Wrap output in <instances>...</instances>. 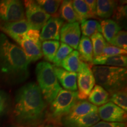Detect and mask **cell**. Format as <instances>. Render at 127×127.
<instances>
[{
  "label": "cell",
  "mask_w": 127,
  "mask_h": 127,
  "mask_svg": "<svg viewBox=\"0 0 127 127\" xmlns=\"http://www.w3.org/2000/svg\"><path fill=\"white\" fill-rule=\"evenodd\" d=\"M64 21L60 17H51L41 29L40 39L41 42L44 41H58L60 39V31Z\"/></svg>",
  "instance_id": "7c38bea8"
},
{
  "label": "cell",
  "mask_w": 127,
  "mask_h": 127,
  "mask_svg": "<svg viewBox=\"0 0 127 127\" xmlns=\"http://www.w3.org/2000/svg\"><path fill=\"white\" fill-rule=\"evenodd\" d=\"M90 40L93 45L94 58L100 56L108 44L104 36L101 33L96 32L90 36Z\"/></svg>",
  "instance_id": "484cf974"
},
{
  "label": "cell",
  "mask_w": 127,
  "mask_h": 127,
  "mask_svg": "<svg viewBox=\"0 0 127 127\" xmlns=\"http://www.w3.org/2000/svg\"><path fill=\"white\" fill-rule=\"evenodd\" d=\"M8 96L4 91L0 90V115L5 110L7 106Z\"/></svg>",
  "instance_id": "e575fe53"
},
{
  "label": "cell",
  "mask_w": 127,
  "mask_h": 127,
  "mask_svg": "<svg viewBox=\"0 0 127 127\" xmlns=\"http://www.w3.org/2000/svg\"><path fill=\"white\" fill-rule=\"evenodd\" d=\"M109 101L118 106L121 108L127 111V89L124 88L120 91L115 92L110 94Z\"/></svg>",
  "instance_id": "83f0119b"
},
{
  "label": "cell",
  "mask_w": 127,
  "mask_h": 127,
  "mask_svg": "<svg viewBox=\"0 0 127 127\" xmlns=\"http://www.w3.org/2000/svg\"><path fill=\"white\" fill-rule=\"evenodd\" d=\"M60 18L67 21L68 23H73L77 21L78 23V18L73 8L72 1L65 0L61 1L60 7Z\"/></svg>",
  "instance_id": "603a6c76"
},
{
  "label": "cell",
  "mask_w": 127,
  "mask_h": 127,
  "mask_svg": "<svg viewBox=\"0 0 127 127\" xmlns=\"http://www.w3.org/2000/svg\"><path fill=\"white\" fill-rule=\"evenodd\" d=\"M72 1V5L78 18V23L81 24L84 21L93 17L88 6L82 0H75Z\"/></svg>",
  "instance_id": "d4e9b609"
},
{
  "label": "cell",
  "mask_w": 127,
  "mask_h": 127,
  "mask_svg": "<svg viewBox=\"0 0 127 127\" xmlns=\"http://www.w3.org/2000/svg\"><path fill=\"white\" fill-rule=\"evenodd\" d=\"M99 24L102 36L108 42L121 31V27L115 21L110 19L101 21Z\"/></svg>",
  "instance_id": "ffe728a7"
},
{
  "label": "cell",
  "mask_w": 127,
  "mask_h": 127,
  "mask_svg": "<svg viewBox=\"0 0 127 127\" xmlns=\"http://www.w3.org/2000/svg\"><path fill=\"white\" fill-rule=\"evenodd\" d=\"M17 43L20 45V48L24 52L30 62L37 61L43 56L41 50L42 42H37L30 39L25 34Z\"/></svg>",
  "instance_id": "4fadbf2b"
},
{
  "label": "cell",
  "mask_w": 127,
  "mask_h": 127,
  "mask_svg": "<svg viewBox=\"0 0 127 127\" xmlns=\"http://www.w3.org/2000/svg\"><path fill=\"white\" fill-rule=\"evenodd\" d=\"M110 95L102 87L95 85L89 95L88 102L97 107L107 104L109 101Z\"/></svg>",
  "instance_id": "d6986e66"
},
{
  "label": "cell",
  "mask_w": 127,
  "mask_h": 127,
  "mask_svg": "<svg viewBox=\"0 0 127 127\" xmlns=\"http://www.w3.org/2000/svg\"><path fill=\"white\" fill-rule=\"evenodd\" d=\"M30 63L20 47L0 34V79L11 84L24 81L29 77Z\"/></svg>",
  "instance_id": "6da1fadb"
},
{
  "label": "cell",
  "mask_w": 127,
  "mask_h": 127,
  "mask_svg": "<svg viewBox=\"0 0 127 127\" xmlns=\"http://www.w3.org/2000/svg\"><path fill=\"white\" fill-rule=\"evenodd\" d=\"M31 28L26 19L11 23H0V29L17 42Z\"/></svg>",
  "instance_id": "8fae6325"
},
{
  "label": "cell",
  "mask_w": 127,
  "mask_h": 127,
  "mask_svg": "<svg viewBox=\"0 0 127 127\" xmlns=\"http://www.w3.org/2000/svg\"><path fill=\"white\" fill-rule=\"evenodd\" d=\"M117 2L112 0H98L96 1V15L101 18H108L113 15Z\"/></svg>",
  "instance_id": "44dd1931"
},
{
  "label": "cell",
  "mask_w": 127,
  "mask_h": 127,
  "mask_svg": "<svg viewBox=\"0 0 127 127\" xmlns=\"http://www.w3.org/2000/svg\"><path fill=\"white\" fill-rule=\"evenodd\" d=\"M91 69L95 82L110 94L126 88V68L95 65Z\"/></svg>",
  "instance_id": "3957f363"
},
{
  "label": "cell",
  "mask_w": 127,
  "mask_h": 127,
  "mask_svg": "<svg viewBox=\"0 0 127 127\" xmlns=\"http://www.w3.org/2000/svg\"><path fill=\"white\" fill-rule=\"evenodd\" d=\"M114 18L117 20H121L127 17V5H120L116 7L114 12Z\"/></svg>",
  "instance_id": "d6a6232c"
},
{
  "label": "cell",
  "mask_w": 127,
  "mask_h": 127,
  "mask_svg": "<svg viewBox=\"0 0 127 127\" xmlns=\"http://www.w3.org/2000/svg\"><path fill=\"white\" fill-rule=\"evenodd\" d=\"M97 111L98 107L94 105L86 100H79L77 101L68 115L62 118V120H75Z\"/></svg>",
  "instance_id": "9a60e30c"
},
{
  "label": "cell",
  "mask_w": 127,
  "mask_h": 127,
  "mask_svg": "<svg viewBox=\"0 0 127 127\" xmlns=\"http://www.w3.org/2000/svg\"><path fill=\"white\" fill-rule=\"evenodd\" d=\"M77 73L78 97L79 100H85L95 86V78L91 66L83 61Z\"/></svg>",
  "instance_id": "8992f818"
},
{
  "label": "cell",
  "mask_w": 127,
  "mask_h": 127,
  "mask_svg": "<svg viewBox=\"0 0 127 127\" xmlns=\"http://www.w3.org/2000/svg\"><path fill=\"white\" fill-rule=\"evenodd\" d=\"M77 51H73L61 62L60 67L71 72H78L82 63Z\"/></svg>",
  "instance_id": "7402d4cb"
},
{
  "label": "cell",
  "mask_w": 127,
  "mask_h": 127,
  "mask_svg": "<svg viewBox=\"0 0 127 127\" xmlns=\"http://www.w3.org/2000/svg\"><path fill=\"white\" fill-rule=\"evenodd\" d=\"M38 87L44 100L51 104L62 90L53 69L50 63L41 61L35 68Z\"/></svg>",
  "instance_id": "277c9868"
},
{
  "label": "cell",
  "mask_w": 127,
  "mask_h": 127,
  "mask_svg": "<svg viewBox=\"0 0 127 127\" xmlns=\"http://www.w3.org/2000/svg\"><path fill=\"white\" fill-rule=\"evenodd\" d=\"M127 50H123V49H121L120 48L114 47V46L111 45L109 44H107V45L105 47L102 54L100 56L111 57L115 56V55H125L127 54Z\"/></svg>",
  "instance_id": "1f68e13d"
},
{
  "label": "cell",
  "mask_w": 127,
  "mask_h": 127,
  "mask_svg": "<svg viewBox=\"0 0 127 127\" xmlns=\"http://www.w3.org/2000/svg\"><path fill=\"white\" fill-rule=\"evenodd\" d=\"M81 32L83 36L90 37L96 32H101L99 22L96 20H87L81 24Z\"/></svg>",
  "instance_id": "4316f807"
},
{
  "label": "cell",
  "mask_w": 127,
  "mask_h": 127,
  "mask_svg": "<svg viewBox=\"0 0 127 127\" xmlns=\"http://www.w3.org/2000/svg\"><path fill=\"white\" fill-rule=\"evenodd\" d=\"M81 32L79 23H65L64 24L60 31V39L63 43L77 50L81 38Z\"/></svg>",
  "instance_id": "30bf717a"
},
{
  "label": "cell",
  "mask_w": 127,
  "mask_h": 127,
  "mask_svg": "<svg viewBox=\"0 0 127 127\" xmlns=\"http://www.w3.org/2000/svg\"><path fill=\"white\" fill-rule=\"evenodd\" d=\"M78 101L77 91H70L62 89L51 103L50 115L53 120H62L68 115Z\"/></svg>",
  "instance_id": "5b68a950"
},
{
  "label": "cell",
  "mask_w": 127,
  "mask_h": 127,
  "mask_svg": "<svg viewBox=\"0 0 127 127\" xmlns=\"http://www.w3.org/2000/svg\"><path fill=\"white\" fill-rule=\"evenodd\" d=\"M73 51L74 50L72 48L65 44L61 42L52 62L54 63V65L60 67L61 62Z\"/></svg>",
  "instance_id": "f546056e"
},
{
  "label": "cell",
  "mask_w": 127,
  "mask_h": 127,
  "mask_svg": "<svg viewBox=\"0 0 127 127\" xmlns=\"http://www.w3.org/2000/svg\"><path fill=\"white\" fill-rule=\"evenodd\" d=\"M36 2L50 15H56L61 4V1L58 0H38Z\"/></svg>",
  "instance_id": "f1b7e54d"
},
{
  "label": "cell",
  "mask_w": 127,
  "mask_h": 127,
  "mask_svg": "<svg viewBox=\"0 0 127 127\" xmlns=\"http://www.w3.org/2000/svg\"><path fill=\"white\" fill-rule=\"evenodd\" d=\"M99 120L97 111L75 120H62V123L65 127H91Z\"/></svg>",
  "instance_id": "2e32d148"
},
{
  "label": "cell",
  "mask_w": 127,
  "mask_h": 127,
  "mask_svg": "<svg viewBox=\"0 0 127 127\" xmlns=\"http://www.w3.org/2000/svg\"><path fill=\"white\" fill-rule=\"evenodd\" d=\"M25 10L23 3L18 0L0 1V20L11 23L24 20Z\"/></svg>",
  "instance_id": "ba28073f"
},
{
  "label": "cell",
  "mask_w": 127,
  "mask_h": 127,
  "mask_svg": "<svg viewBox=\"0 0 127 127\" xmlns=\"http://www.w3.org/2000/svg\"><path fill=\"white\" fill-rule=\"evenodd\" d=\"M92 64L95 65L125 68L127 65V57L126 55H115L111 57L99 56L94 58Z\"/></svg>",
  "instance_id": "e0dca14e"
},
{
  "label": "cell",
  "mask_w": 127,
  "mask_h": 127,
  "mask_svg": "<svg viewBox=\"0 0 127 127\" xmlns=\"http://www.w3.org/2000/svg\"><path fill=\"white\" fill-rule=\"evenodd\" d=\"M53 69L58 82L64 90L73 92L77 91V73L69 72L54 65H53Z\"/></svg>",
  "instance_id": "5bb4252c"
},
{
  "label": "cell",
  "mask_w": 127,
  "mask_h": 127,
  "mask_svg": "<svg viewBox=\"0 0 127 127\" xmlns=\"http://www.w3.org/2000/svg\"><path fill=\"white\" fill-rule=\"evenodd\" d=\"M85 4L88 6L89 10L91 12L92 16L95 17L96 15V1L95 0H85Z\"/></svg>",
  "instance_id": "d590c367"
},
{
  "label": "cell",
  "mask_w": 127,
  "mask_h": 127,
  "mask_svg": "<svg viewBox=\"0 0 127 127\" xmlns=\"http://www.w3.org/2000/svg\"><path fill=\"white\" fill-rule=\"evenodd\" d=\"M91 127H126V124L125 123L99 121Z\"/></svg>",
  "instance_id": "836d02e7"
},
{
  "label": "cell",
  "mask_w": 127,
  "mask_h": 127,
  "mask_svg": "<svg viewBox=\"0 0 127 127\" xmlns=\"http://www.w3.org/2000/svg\"><path fill=\"white\" fill-rule=\"evenodd\" d=\"M60 43L58 41H44L41 44V50L44 58L48 62H53Z\"/></svg>",
  "instance_id": "cb8c5ba5"
},
{
  "label": "cell",
  "mask_w": 127,
  "mask_h": 127,
  "mask_svg": "<svg viewBox=\"0 0 127 127\" xmlns=\"http://www.w3.org/2000/svg\"><path fill=\"white\" fill-rule=\"evenodd\" d=\"M109 45L120 48L123 50H127V32L125 31H120L111 40Z\"/></svg>",
  "instance_id": "4dcf8cb0"
},
{
  "label": "cell",
  "mask_w": 127,
  "mask_h": 127,
  "mask_svg": "<svg viewBox=\"0 0 127 127\" xmlns=\"http://www.w3.org/2000/svg\"><path fill=\"white\" fill-rule=\"evenodd\" d=\"M80 59L86 63H92L93 57V48L90 38L82 35L79 40L77 47Z\"/></svg>",
  "instance_id": "ac0fdd59"
},
{
  "label": "cell",
  "mask_w": 127,
  "mask_h": 127,
  "mask_svg": "<svg viewBox=\"0 0 127 127\" xmlns=\"http://www.w3.org/2000/svg\"><path fill=\"white\" fill-rule=\"evenodd\" d=\"M46 104L38 85L31 82L17 91L15 99L14 115L19 122L35 124L43 119Z\"/></svg>",
  "instance_id": "7a4b0ae2"
},
{
  "label": "cell",
  "mask_w": 127,
  "mask_h": 127,
  "mask_svg": "<svg viewBox=\"0 0 127 127\" xmlns=\"http://www.w3.org/2000/svg\"><path fill=\"white\" fill-rule=\"evenodd\" d=\"M45 127H57L52 126V125H47V126H45Z\"/></svg>",
  "instance_id": "8d00e7d4"
},
{
  "label": "cell",
  "mask_w": 127,
  "mask_h": 127,
  "mask_svg": "<svg viewBox=\"0 0 127 127\" xmlns=\"http://www.w3.org/2000/svg\"><path fill=\"white\" fill-rule=\"evenodd\" d=\"M98 114L99 118L105 122L124 123L127 121V111L111 102L98 108Z\"/></svg>",
  "instance_id": "9c48e42d"
},
{
  "label": "cell",
  "mask_w": 127,
  "mask_h": 127,
  "mask_svg": "<svg viewBox=\"0 0 127 127\" xmlns=\"http://www.w3.org/2000/svg\"><path fill=\"white\" fill-rule=\"evenodd\" d=\"M25 13L27 21L32 29L40 30L51 18L43 9L35 1H24Z\"/></svg>",
  "instance_id": "52a82bcc"
}]
</instances>
